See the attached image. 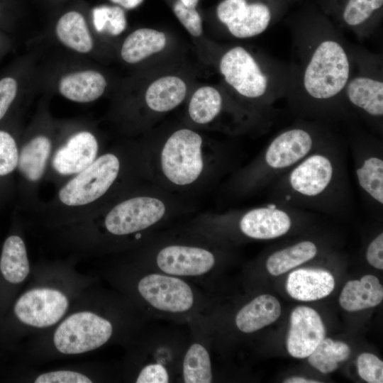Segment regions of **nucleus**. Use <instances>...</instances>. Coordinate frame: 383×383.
Returning a JSON list of instances; mask_svg holds the SVG:
<instances>
[{"label": "nucleus", "mask_w": 383, "mask_h": 383, "mask_svg": "<svg viewBox=\"0 0 383 383\" xmlns=\"http://www.w3.org/2000/svg\"><path fill=\"white\" fill-rule=\"evenodd\" d=\"M270 201L303 210H349L351 189L345 152L331 135L270 185Z\"/></svg>", "instance_id": "1"}, {"label": "nucleus", "mask_w": 383, "mask_h": 383, "mask_svg": "<svg viewBox=\"0 0 383 383\" xmlns=\"http://www.w3.org/2000/svg\"><path fill=\"white\" fill-rule=\"evenodd\" d=\"M331 135L322 127L299 123L274 135L260 155L235 179L242 193L270 186L318 148Z\"/></svg>", "instance_id": "2"}, {"label": "nucleus", "mask_w": 383, "mask_h": 383, "mask_svg": "<svg viewBox=\"0 0 383 383\" xmlns=\"http://www.w3.org/2000/svg\"><path fill=\"white\" fill-rule=\"evenodd\" d=\"M350 77V59L343 45L334 37L319 39L301 71L304 113L318 116L333 109Z\"/></svg>", "instance_id": "3"}, {"label": "nucleus", "mask_w": 383, "mask_h": 383, "mask_svg": "<svg viewBox=\"0 0 383 383\" xmlns=\"http://www.w3.org/2000/svg\"><path fill=\"white\" fill-rule=\"evenodd\" d=\"M203 139L196 132L182 128L166 140L160 152V167L165 178L177 186H189L201 175L204 160Z\"/></svg>", "instance_id": "4"}, {"label": "nucleus", "mask_w": 383, "mask_h": 383, "mask_svg": "<svg viewBox=\"0 0 383 383\" xmlns=\"http://www.w3.org/2000/svg\"><path fill=\"white\" fill-rule=\"evenodd\" d=\"M219 67L226 83L239 95L252 100L265 99L272 105L277 96L272 76L270 77L246 49L240 46L231 48L221 57Z\"/></svg>", "instance_id": "5"}, {"label": "nucleus", "mask_w": 383, "mask_h": 383, "mask_svg": "<svg viewBox=\"0 0 383 383\" xmlns=\"http://www.w3.org/2000/svg\"><path fill=\"white\" fill-rule=\"evenodd\" d=\"M113 326L106 318L91 311H79L66 318L56 328L53 343L65 355L96 350L111 338Z\"/></svg>", "instance_id": "6"}, {"label": "nucleus", "mask_w": 383, "mask_h": 383, "mask_svg": "<svg viewBox=\"0 0 383 383\" xmlns=\"http://www.w3.org/2000/svg\"><path fill=\"white\" fill-rule=\"evenodd\" d=\"M119 170L118 157L112 153L104 154L60 189L59 199L69 206H84L94 202L112 186Z\"/></svg>", "instance_id": "7"}, {"label": "nucleus", "mask_w": 383, "mask_h": 383, "mask_svg": "<svg viewBox=\"0 0 383 383\" xmlns=\"http://www.w3.org/2000/svg\"><path fill=\"white\" fill-rule=\"evenodd\" d=\"M354 172L362 196L374 210L383 206V148L379 140L360 136L352 143Z\"/></svg>", "instance_id": "8"}, {"label": "nucleus", "mask_w": 383, "mask_h": 383, "mask_svg": "<svg viewBox=\"0 0 383 383\" xmlns=\"http://www.w3.org/2000/svg\"><path fill=\"white\" fill-rule=\"evenodd\" d=\"M300 209L270 201L238 216V228L245 236L255 240H271L287 234L298 218Z\"/></svg>", "instance_id": "9"}, {"label": "nucleus", "mask_w": 383, "mask_h": 383, "mask_svg": "<svg viewBox=\"0 0 383 383\" xmlns=\"http://www.w3.org/2000/svg\"><path fill=\"white\" fill-rule=\"evenodd\" d=\"M161 199L140 196L126 199L113 207L104 220L109 233L126 235L143 231L158 223L166 213Z\"/></svg>", "instance_id": "10"}, {"label": "nucleus", "mask_w": 383, "mask_h": 383, "mask_svg": "<svg viewBox=\"0 0 383 383\" xmlns=\"http://www.w3.org/2000/svg\"><path fill=\"white\" fill-rule=\"evenodd\" d=\"M137 289L148 304L160 311L183 313L189 311L194 304L192 289L176 276L148 274L140 279Z\"/></svg>", "instance_id": "11"}, {"label": "nucleus", "mask_w": 383, "mask_h": 383, "mask_svg": "<svg viewBox=\"0 0 383 383\" xmlns=\"http://www.w3.org/2000/svg\"><path fill=\"white\" fill-rule=\"evenodd\" d=\"M69 307V300L61 291L35 288L23 294L14 306V313L23 323L37 328L50 327L60 321Z\"/></svg>", "instance_id": "12"}, {"label": "nucleus", "mask_w": 383, "mask_h": 383, "mask_svg": "<svg viewBox=\"0 0 383 383\" xmlns=\"http://www.w3.org/2000/svg\"><path fill=\"white\" fill-rule=\"evenodd\" d=\"M219 21L238 38L257 36L265 31L272 21L270 6L262 2L223 0L216 10Z\"/></svg>", "instance_id": "13"}, {"label": "nucleus", "mask_w": 383, "mask_h": 383, "mask_svg": "<svg viewBox=\"0 0 383 383\" xmlns=\"http://www.w3.org/2000/svg\"><path fill=\"white\" fill-rule=\"evenodd\" d=\"M216 257L207 249L183 245H170L157 254L156 265L165 274L194 277L209 272L214 267Z\"/></svg>", "instance_id": "14"}, {"label": "nucleus", "mask_w": 383, "mask_h": 383, "mask_svg": "<svg viewBox=\"0 0 383 383\" xmlns=\"http://www.w3.org/2000/svg\"><path fill=\"white\" fill-rule=\"evenodd\" d=\"M325 327L316 311L299 306L292 312L287 338L288 353L296 358L307 357L325 338Z\"/></svg>", "instance_id": "15"}, {"label": "nucleus", "mask_w": 383, "mask_h": 383, "mask_svg": "<svg viewBox=\"0 0 383 383\" xmlns=\"http://www.w3.org/2000/svg\"><path fill=\"white\" fill-rule=\"evenodd\" d=\"M343 96L354 110L372 125L380 128L383 117V82L379 77L369 74L351 77Z\"/></svg>", "instance_id": "16"}, {"label": "nucleus", "mask_w": 383, "mask_h": 383, "mask_svg": "<svg viewBox=\"0 0 383 383\" xmlns=\"http://www.w3.org/2000/svg\"><path fill=\"white\" fill-rule=\"evenodd\" d=\"M98 150L97 140L92 133L79 132L56 151L52 165L62 175L77 174L96 159Z\"/></svg>", "instance_id": "17"}, {"label": "nucleus", "mask_w": 383, "mask_h": 383, "mask_svg": "<svg viewBox=\"0 0 383 383\" xmlns=\"http://www.w3.org/2000/svg\"><path fill=\"white\" fill-rule=\"evenodd\" d=\"M335 279L328 271L321 268H299L291 272L286 289L293 299L301 301L321 299L334 289Z\"/></svg>", "instance_id": "18"}, {"label": "nucleus", "mask_w": 383, "mask_h": 383, "mask_svg": "<svg viewBox=\"0 0 383 383\" xmlns=\"http://www.w3.org/2000/svg\"><path fill=\"white\" fill-rule=\"evenodd\" d=\"M106 84L101 73L86 70L63 76L59 82L58 89L69 100L87 103L99 98L104 92Z\"/></svg>", "instance_id": "19"}, {"label": "nucleus", "mask_w": 383, "mask_h": 383, "mask_svg": "<svg viewBox=\"0 0 383 383\" xmlns=\"http://www.w3.org/2000/svg\"><path fill=\"white\" fill-rule=\"evenodd\" d=\"M281 314L279 301L270 294H262L245 305L235 316L237 328L250 333L274 322Z\"/></svg>", "instance_id": "20"}, {"label": "nucleus", "mask_w": 383, "mask_h": 383, "mask_svg": "<svg viewBox=\"0 0 383 383\" xmlns=\"http://www.w3.org/2000/svg\"><path fill=\"white\" fill-rule=\"evenodd\" d=\"M383 299V287L378 278L367 274L360 280L346 282L339 296L340 306L348 311H360L379 304Z\"/></svg>", "instance_id": "21"}, {"label": "nucleus", "mask_w": 383, "mask_h": 383, "mask_svg": "<svg viewBox=\"0 0 383 383\" xmlns=\"http://www.w3.org/2000/svg\"><path fill=\"white\" fill-rule=\"evenodd\" d=\"M187 92L184 82L176 76H166L153 82L145 93L148 106L157 112L172 110L184 100Z\"/></svg>", "instance_id": "22"}, {"label": "nucleus", "mask_w": 383, "mask_h": 383, "mask_svg": "<svg viewBox=\"0 0 383 383\" xmlns=\"http://www.w3.org/2000/svg\"><path fill=\"white\" fill-rule=\"evenodd\" d=\"M318 245L303 240L272 252L266 260V268L274 276L284 274L316 257Z\"/></svg>", "instance_id": "23"}, {"label": "nucleus", "mask_w": 383, "mask_h": 383, "mask_svg": "<svg viewBox=\"0 0 383 383\" xmlns=\"http://www.w3.org/2000/svg\"><path fill=\"white\" fill-rule=\"evenodd\" d=\"M165 35L150 28H140L132 32L124 40L121 55L124 61L134 64L164 49Z\"/></svg>", "instance_id": "24"}, {"label": "nucleus", "mask_w": 383, "mask_h": 383, "mask_svg": "<svg viewBox=\"0 0 383 383\" xmlns=\"http://www.w3.org/2000/svg\"><path fill=\"white\" fill-rule=\"evenodd\" d=\"M51 141L45 135H38L26 143L18 154V165L21 174L35 182L43 175L51 152Z\"/></svg>", "instance_id": "25"}, {"label": "nucleus", "mask_w": 383, "mask_h": 383, "mask_svg": "<svg viewBox=\"0 0 383 383\" xmlns=\"http://www.w3.org/2000/svg\"><path fill=\"white\" fill-rule=\"evenodd\" d=\"M0 270L9 282L19 284L30 272L26 245L18 235H11L4 241L0 259Z\"/></svg>", "instance_id": "26"}, {"label": "nucleus", "mask_w": 383, "mask_h": 383, "mask_svg": "<svg viewBox=\"0 0 383 383\" xmlns=\"http://www.w3.org/2000/svg\"><path fill=\"white\" fill-rule=\"evenodd\" d=\"M56 35L65 46L81 53L93 48V40L84 16L72 11L62 15L56 24Z\"/></svg>", "instance_id": "27"}, {"label": "nucleus", "mask_w": 383, "mask_h": 383, "mask_svg": "<svg viewBox=\"0 0 383 383\" xmlns=\"http://www.w3.org/2000/svg\"><path fill=\"white\" fill-rule=\"evenodd\" d=\"M223 99L220 92L209 86L198 89L189 104L190 118L199 124L211 122L221 112Z\"/></svg>", "instance_id": "28"}, {"label": "nucleus", "mask_w": 383, "mask_h": 383, "mask_svg": "<svg viewBox=\"0 0 383 383\" xmlns=\"http://www.w3.org/2000/svg\"><path fill=\"white\" fill-rule=\"evenodd\" d=\"M350 353L346 343L323 338L307 357L311 366L326 374L335 371L338 363L346 360Z\"/></svg>", "instance_id": "29"}, {"label": "nucleus", "mask_w": 383, "mask_h": 383, "mask_svg": "<svg viewBox=\"0 0 383 383\" xmlns=\"http://www.w3.org/2000/svg\"><path fill=\"white\" fill-rule=\"evenodd\" d=\"M182 374L186 383H210L213 375L209 352L199 343L188 348L183 360Z\"/></svg>", "instance_id": "30"}, {"label": "nucleus", "mask_w": 383, "mask_h": 383, "mask_svg": "<svg viewBox=\"0 0 383 383\" xmlns=\"http://www.w3.org/2000/svg\"><path fill=\"white\" fill-rule=\"evenodd\" d=\"M382 5L383 0H347L341 14L342 21L353 31L363 33Z\"/></svg>", "instance_id": "31"}, {"label": "nucleus", "mask_w": 383, "mask_h": 383, "mask_svg": "<svg viewBox=\"0 0 383 383\" xmlns=\"http://www.w3.org/2000/svg\"><path fill=\"white\" fill-rule=\"evenodd\" d=\"M93 24L97 32H108L113 35L121 33L126 27V18L119 6H99L92 11Z\"/></svg>", "instance_id": "32"}, {"label": "nucleus", "mask_w": 383, "mask_h": 383, "mask_svg": "<svg viewBox=\"0 0 383 383\" xmlns=\"http://www.w3.org/2000/svg\"><path fill=\"white\" fill-rule=\"evenodd\" d=\"M18 151L14 138L0 131V176L12 172L18 165Z\"/></svg>", "instance_id": "33"}, {"label": "nucleus", "mask_w": 383, "mask_h": 383, "mask_svg": "<svg viewBox=\"0 0 383 383\" xmlns=\"http://www.w3.org/2000/svg\"><path fill=\"white\" fill-rule=\"evenodd\" d=\"M357 367L360 377L367 382H383V362L374 354H360L357 360Z\"/></svg>", "instance_id": "34"}, {"label": "nucleus", "mask_w": 383, "mask_h": 383, "mask_svg": "<svg viewBox=\"0 0 383 383\" xmlns=\"http://www.w3.org/2000/svg\"><path fill=\"white\" fill-rule=\"evenodd\" d=\"M173 9L177 18L191 35L195 37L201 35L202 21L195 8H188L178 1Z\"/></svg>", "instance_id": "35"}, {"label": "nucleus", "mask_w": 383, "mask_h": 383, "mask_svg": "<svg viewBox=\"0 0 383 383\" xmlns=\"http://www.w3.org/2000/svg\"><path fill=\"white\" fill-rule=\"evenodd\" d=\"M35 383H91L87 375L72 370H55L39 374L33 381Z\"/></svg>", "instance_id": "36"}, {"label": "nucleus", "mask_w": 383, "mask_h": 383, "mask_svg": "<svg viewBox=\"0 0 383 383\" xmlns=\"http://www.w3.org/2000/svg\"><path fill=\"white\" fill-rule=\"evenodd\" d=\"M169 374L161 364L154 363L145 366L138 374L137 383H167Z\"/></svg>", "instance_id": "37"}, {"label": "nucleus", "mask_w": 383, "mask_h": 383, "mask_svg": "<svg viewBox=\"0 0 383 383\" xmlns=\"http://www.w3.org/2000/svg\"><path fill=\"white\" fill-rule=\"evenodd\" d=\"M17 89L18 84L15 79L7 77L0 80V120L14 100Z\"/></svg>", "instance_id": "38"}, {"label": "nucleus", "mask_w": 383, "mask_h": 383, "mask_svg": "<svg viewBox=\"0 0 383 383\" xmlns=\"http://www.w3.org/2000/svg\"><path fill=\"white\" fill-rule=\"evenodd\" d=\"M366 259L372 267L383 269V233L381 232L369 243L366 250Z\"/></svg>", "instance_id": "39"}, {"label": "nucleus", "mask_w": 383, "mask_h": 383, "mask_svg": "<svg viewBox=\"0 0 383 383\" xmlns=\"http://www.w3.org/2000/svg\"><path fill=\"white\" fill-rule=\"evenodd\" d=\"M112 2L117 4L122 7L131 9L140 5L143 0H111Z\"/></svg>", "instance_id": "40"}, {"label": "nucleus", "mask_w": 383, "mask_h": 383, "mask_svg": "<svg viewBox=\"0 0 383 383\" xmlns=\"http://www.w3.org/2000/svg\"><path fill=\"white\" fill-rule=\"evenodd\" d=\"M284 383H317L319 382L316 380L313 379H308L301 377H289L284 381H283Z\"/></svg>", "instance_id": "41"}, {"label": "nucleus", "mask_w": 383, "mask_h": 383, "mask_svg": "<svg viewBox=\"0 0 383 383\" xmlns=\"http://www.w3.org/2000/svg\"><path fill=\"white\" fill-rule=\"evenodd\" d=\"M179 1L188 8L194 9L197 5L199 0H179Z\"/></svg>", "instance_id": "42"}]
</instances>
